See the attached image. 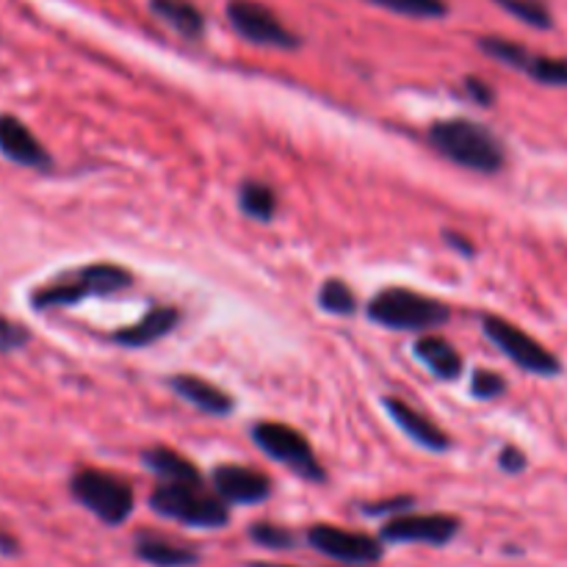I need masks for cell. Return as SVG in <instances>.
Wrapping results in <instances>:
<instances>
[{
    "label": "cell",
    "mask_w": 567,
    "mask_h": 567,
    "mask_svg": "<svg viewBox=\"0 0 567 567\" xmlns=\"http://www.w3.org/2000/svg\"><path fill=\"white\" fill-rule=\"evenodd\" d=\"M498 465L507 474H520V471H526L529 460H526V454L518 446H504L502 454H498Z\"/></svg>",
    "instance_id": "cell-30"
},
{
    "label": "cell",
    "mask_w": 567,
    "mask_h": 567,
    "mask_svg": "<svg viewBox=\"0 0 567 567\" xmlns=\"http://www.w3.org/2000/svg\"><path fill=\"white\" fill-rule=\"evenodd\" d=\"M70 493L81 507L105 526H122L133 513V487L122 476L100 468H83L70 480Z\"/></svg>",
    "instance_id": "cell-5"
},
{
    "label": "cell",
    "mask_w": 567,
    "mask_h": 567,
    "mask_svg": "<svg viewBox=\"0 0 567 567\" xmlns=\"http://www.w3.org/2000/svg\"><path fill=\"white\" fill-rule=\"evenodd\" d=\"M446 241L452 244L454 249H460V252H465V255H474V244L468 241V236H460V233H452V230H446Z\"/></svg>",
    "instance_id": "cell-32"
},
{
    "label": "cell",
    "mask_w": 567,
    "mask_h": 567,
    "mask_svg": "<svg viewBox=\"0 0 567 567\" xmlns=\"http://www.w3.org/2000/svg\"><path fill=\"white\" fill-rule=\"evenodd\" d=\"M238 205L249 219L269 221L277 210V194L264 181H244L238 188Z\"/></svg>",
    "instance_id": "cell-20"
},
{
    "label": "cell",
    "mask_w": 567,
    "mask_h": 567,
    "mask_svg": "<svg viewBox=\"0 0 567 567\" xmlns=\"http://www.w3.org/2000/svg\"><path fill=\"white\" fill-rule=\"evenodd\" d=\"M382 404H385V410H388V415L393 419V424H396L399 430H402L413 443L430 449V452H446V449L452 446V441H449L446 432H443L437 424H432V421L426 419V415H421L419 410L410 408L408 402L388 396Z\"/></svg>",
    "instance_id": "cell-13"
},
{
    "label": "cell",
    "mask_w": 567,
    "mask_h": 567,
    "mask_svg": "<svg viewBox=\"0 0 567 567\" xmlns=\"http://www.w3.org/2000/svg\"><path fill=\"white\" fill-rule=\"evenodd\" d=\"M169 388L183 399V402L194 404L199 413H208V415H230L236 402L227 391H221L219 385L214 382L203 380L197 374H175L169 380Z\"/></svg>",
    "instance_id": "cell-14"
},
{
    "label": "cell",
    "mask_w": 567,
    "mask_h": 567,
    "mask_svg": "<svg viewBox=\"0 0 567 567\" xmlns=\"http://www.w3.org/2000/svg\"><path fill=\"white\" fill-rule=\"evenodd\" d=\"M150 507L164 518L197 529H221L230 520L225 498L205 491L203 482H158L150 493Z\"/></svg>",
    "instance_id": "cell-3"
},
{
    "label": "cell",
    "mask_w": 567,
    "mask_h": 567,
    "mask_svg": "<svg viewBox=\"0 0 567 567\" xmlns=\"http://www.w3.org/2000/svg\"><path fill=\"white\" fill-rule=\"evenodd\" d=\"M460 518L446 513L430 515H396L382 526L380 537L385 543H424V546H446L460 535Z\"/></svg>",
    "instance_id": "cell-10"
},
{
    "label": "cell",
    "mask_w": 567,
    "mask_h": 567,
    "mask_svg": "<svg viewBox=\"0 0 567 567\" xmlns=\"http://www.w3.org/2000/svg\"><path fill=\"white\" fill-rule=\"evenodd\" d=\"M319 305L332 316H352L358 310V297L341 277H330L321 282Z\"/></svg>",
    "instance_id": "cell-21"
},
{
    "label": "cell",
    "mask_w": 567,
    "mask_h": 567,
    "mask_svg": "<svg viewBox=\"0 0 567 567\" xmlns=\"http://www.w3.org/2000/svg\"><path fill=\"white\" fill-rule=\"evenodd\" d=\"M136 557L142 563L153 567H192L199 563V551H194L192 546H183V543L166 540L161 535H138L136 546H133Z\"/></svg>",
    "instance_id": "cell-16"
},
{
    "label": "cell",
    "mask_w": 567,
    "mask_h": 567,
    "mask_svg": "<svg viewBox=\"0 0 567 567\" xmlns=\"http://www.w3.org/2000/svg\"><path fill=\"white\" fill-rule=\"evenodd\" d=\"M227 20L233 31L247 42L260 44V48L275 50H297L302 48V37L293 33L291 28L282 25L277 14L255 0H230L227 3Z\"/></svg>",
    "instance_id": "cell-8"
},
{
    "label": "cell",
    "mask_w": 567,
    "mask_h": 567,
    "mask_svg": "<svg viewBox=\"0 0 567 567\" xmlns=\"http://www.w3.org/2000/svg\"><path fill=\"white\" fill-rule=\"evenodd\" d=\"M150 11L186 39H199L205 33V17L192 0H150Z\"/></svg>",
    "instance_id": "cell-18"
},
{
    "label": "cell",
    "mask_w": 567,
    "mask_h": 567,
    "mask_svg": "<svg viewBox=\"0 0 567 567\" xmlns=\"http://www.w3.org/2000/svg\"><path fill=\"white\" fill-rule=\"evenodd\" d=\"M177 321H181V310L172 308V305H155V308H150L136 324L114 332L111 338L127 349H142V347H150V343L161 341L164 336H169V332L177 327Z\"/></svg>",
    "instance_id": "cell-15"
},
{
    "label": "cell",
    "mask_w": 567,
    "mask_h": 567,
    "mask_svg": "<svg viewBox=\"0 0 567 567\" xmlns=\"http://www.w3.org/2000/svg\"><path fill=\"white\" fill-rule=\"evenodd\" d=\"M255 446L264 454H269L277 463L288 465L293 474H299L308 482H324V468H321L319 457H316L313 446L308 437L293 426L280 424V421H258L252 426Z\"/></svg>",
    "instance_id": "cell-6"
},
{
    "label": "cell",
    "mask_w": 567,
    "mask_h": 567,
    "mask_svg": "<svg viewBox=\"0 0 567 567\" xmlns=\"http://www.w3.org/2000/svg\"><path fill=\"white\" fill-rule=\"evenodd\" d=\"M142 460L144 465L158 476V482H203V474L197 471V465L188 457H183L181 452H175V449H144Z\"/></svg>",
    "instance_id": "cell-19"
},
{
    "label": "cell",
    "mask_w": 567,
    "mask_h": 567,
    "mask_svg": "<svg viewBox=\"0 0 567 567\" xmlns=\"http://www.w3.org/2000/svg\"><path fill=\"white\" fill-rule=\"evenodd\" d=\"M133 286V275L116 264H89L81 269L64 271L55 280L44 282L31 293L33 310L72 308L89 297H109Z\"/></svg>",
    "instance_id": "cell-2"
},
{
    "label": "cell",
    "mask_w": 567,
    "mask_h": 567,
    "mask_svg": "<svg viewBox=\"0 0 567 567\" xmlns=\"http://www.w3.org/2000/svg\"><path fill=\"white\" fill-rule=\"evenodd\" d=\"M369 319L388 330L426 332L432 327H443L452 319V308L441 299L410 288H382L369 302Z\"/></svg>",
    "instance_id": "cell-4"
},
{
    "label": "cell",
    "mask_w": 567,
    "mask_h": 567,
    "mask_svg": "<svg viewBox=\"0 0 567 567\" xmlns=\"http://www.w3.org/2000/svg\"><path fill=\"white\" fill-rule=\"evenodd\" d=\"M410 504H413V498H410V496L391 498V502L371 504V507H365V513H369V515H385V513H396V509H408Z\"/></svg>",
    "instance_id": "cell-31"
},
{
    "label": "cell",
    "mask_w": 567,
    "mask_h": 567,
    "mask_svg": "<svg viewBox=\"0 0 567 567\" xmlns=\"http://www.w3.org/2000/svg\"><path fill=\"white\" fill-rule=\"evenodd\" d=\"M465 94H468L471 100H474L476 105H493L496 103V92H493V86L487 81H482V78H476V75H468L465 78Z\"/></svg>",
    "instance_id": "cell-29"
},
{
    "label": "cell",
    "mask_w": 567,
    "mask_h": 567,
    "mask_svg": "<svg viewBox=\"0 0 567 567\" xmlns=\"http://www.w3.org/2000/svg\"><path fill=\"white\" fill-rule=\"evenodd\" d=\"M308 543L324 557L338 559L347 565H377L385 554L382 537L363 535V532H349L341 526L316 524L308 529Z\"/></svg>",
    "instance_id": "cell-9"
},
{
    "label": "cell",
    "mask_w": 567,
    "mask_h": 567,
    "mask_svg": "<svg viewBox=\"0 0 567 567\" xmlns=\"http://www.w3.org/2000/svg\"><path fill=\"white\" fill-rule=\"evenodd\" d=\"M0 153L11 164L25 166V169L48 172L53 166V158L42 147V142L28 131L25 122L11 114H0Z\"/></svg>",
    "instance_id": "cell-12"
},
{
    "label": "cell",
    "mask_w": 567,
    "mask_h": 567,
    "mask_svg": "<svg viewBox=\"0 0 567 567\" xmlns=\"http://www.w3.org/2000/svg\"><path fill=\"white\" fill-rule=\"evenodd\" d=\"M249 567H288V565H266V563H252Z\"/></svg>",
    "instance_id": "cell-34"
},
{
    "label": "cell",
    "mask_w": 567,
    "mask_h": 567,
    "mask_svg": "<svg viewBox=\"0 0 567 567\" xmlns=\"http://www.w3.org/2000/svg\"><path fill=\"white\" fill-rule=\"evenodd\" d=\"M426 138H430L432 150L441 153L443 158L454 161L471 172H482V175H496L507 161L502 138L482 122L463 120V116L432 122Z\"/></svg>",
    "instance_id": "cell-1"
},
{
    "label": "cell",
    "mask_w": 567,
    "mask_h": 567,
    "mask_svg": "<svg viewBox=\"0 0 567 567\" xmlns=\"http://www.w3.org/2000/svg\"><path fill=\"white\" fill-rule=\"evenodd\" d=\"M214 487L227 504H252L266 502L271 496V480L260 471L247 468V465H216L214 468Z\"/></svg>",
    "instance_id": "cell-11"
},
{
    "label": "cell",
    "mask_w": 567,
    "mask_h": 567,
    "mask_svg": "<svg viewBox=\"0 0 567 567\" xmlns=\"http://www.w3.org/2000/svg\"><path fill=\"white\" fill-rule=\"evenodd\" d=\"M482 330H485V336L502 349L504 358L513 360L518 369L537 377L563 374V363H559L557 354L548 352L537 338H532L529 332H524L518 324H513V321L502 319V316L485 313L482 316Z\"/></svg>",
    "instance_id": "cell-7"
},
{
    "label": "cell",
    "mask_w": 567,
    "mask_h": 567,
    "mask_svg": "<svg viewBox=\"0 0 567 567\" xmlns=\"http://www.w3.org/2000/svg\"><path fill=\"white\" fill-rule=\"evenodd\" d=\"M526 75L543 86H567V55H535L526 64Z\"/></svg>",
    "instance_id": "cell-24"
},
{
    "label": "cell",
    "mask_w": 567,
    "mask_h": 567,
    "mask_svg": "<svg viewBox=\"0 0 567 567\" xmlns=\"http://www.w3.org/2000/svg\"><path fill=\"white\" fill-rule=\"evenodd\" d=\"M496 6H502L504 11L515 17V20L526 22L532 28H540V31H548L554 25V17L548 11V6L543 0H493Z\"/></svg>",
    "instance_id": "cell-25"
},
{
    "label": "cell",
    "mask_w": 567,
    "mask_h": 567,
    "mask_svg": "<svg viewBox=\"0 0 567 567\" xmlns=\"http://www.w3.org/2000/svg\"><path fill=\"white\" fill-rule=\"evenodd\" d=\"M31 341V332L20 324V321L9 319L0 313V352H17Z\"/></svg>",
    "instance_id": "cell-28"
},
{
    "label": "cell",
    "mask_w": 567,
    "mask_h": 567,
    "mask_svg": "<svg viewBox=\"0 0 567 567\" xmlns=\"http://www.w3.org/2000/svg\"><path fill=\"white\" fill-rule=\"evenodd\" d=\"M504 391H507V380L502 374H496V371L480 369L471 377V393L476 399H498Z\"/></svg>",
    "instance_id": "cell-27"
},
{
    "label": "cell",
    "mask_w": 567,
    "mask_h": 567,
    "mask_svg": "<svg viewBox=\"0 0 567 567\" xmlns=\"http://www.w3.org/2000/svg\"><path fill=\"white\" fill-rule=\"evenodd\" d=\"M249 537H252L258 546L271 548V551H288V548L297 546L293 532H288L286 526L269 524V520H258V524L249 526Z\"/></svg>",
    "instance_id": "cell-26"
},
{
    "label": "cell",
    "mask_w": 567,
    "mask_h": 567,
    "mask_svg": "<svg viewBox=\"0 0 567 567\" xmlns=\"http://www.w3.org/2000/svg\"><path fill=\"white\" fill-rule=\"evenodd\" d=\"M0 554H3V557H17V554H20V543H17L9 532H0Z\"/></svg>",
    "instance_id": "cell-33"
},
{
    "label": "cell",
    "mask_w": 567,
    "mask_h": 567,
    "mask_svg": "<svg viewBox=\"0 0 567 567\" xmlns=\"http://www.w3.org/2000/svg\"><path fill=\"white\" fill-rule=\"evenodd\" d=\"M415 358L437 377V380H457L463 374V354L441 336H424L415 341Z\"/></svg>",
    "instance_id": "cell-17"
},
{
    "label": "cell",
    "mask_w": 567,
    "mask_h": 567,
    "mask_svg": "<svg viewBox=\"0 0 567 567\" xmlns=\"http://www.w3.org/2000/svg\"><path fill=\"white\" fill-rule=\"evenodd\" d=\"M480 50L482 53L491 55V59H496L498 64H507V66H513V70H520V72H526V64H529V59H532V53L524 48V44L509 42V39H504V37H482Z\"/></svg>",
    "instance_id": "cell-22"
},
{
    "label": "cell",
    "mask_w": 567,
    "mask_h": 567,
    "mask_svg": "<svg viewBox=\"0 0 567 567\" xmlns=\"http://www.w3.org/2000/svg\"><path fill=\"white\" fill-rule=\"evenodd\" d=\"M369 3L404 17H415V20H441L449 14L446 0H369Z\"/></svg>",
    "instance_id": "cell-23"
}]
</instances>
